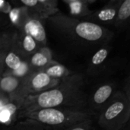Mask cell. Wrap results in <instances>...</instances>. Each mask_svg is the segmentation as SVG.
Segmentation results:
<instances>
[{"mask_svg":"<svg viewBox=\"0 0 130 130\" xmlns=\"http://www.w3.org/2000/svg\"><path fill=\"white\" fill-rule=\"evenodd\" d=\"M68 4L71 14L75 18H83L92 12V11L88 8V4L82 0H74Z\"/></svg>","mask_w":130,"mask_h":130,"instance_id":"11","label":"cell"},{"mask_svg":"<svg viewBox=\"0 0 130 130\" xmlns=\"http://www.w3.org/2000/svg\"><path fill=\"white\" fill-rule=\"evenodd\" d=\"M29 66L27 62L22 61L21 66L15 70H12V75L16 77H22L24 76L28 72Z\"/></svg>","mask_w":130,"mask_h":130,"instance_id":"19","label":"cell"},{"mask_svg":"<svg viewBox=\"0 0 130 130\" xmlns=\"http://www.w3.org/2000/svg\"><path fill=\"white\" fill-rule=\"evenodd\" d=\"M11 10L10 5L5 0H0V12H9Z\"/></svg>","mask_w":130,"mask_h":130,"instance_id":"21","label":"cell"},{"mask_svg":"<svg viewBox=\"0 0 130 130\" xmlns=\"http://www.w3.org/2000/svg\"><path fill=\"white\" fill-rule=\"evenodd\" d=\"M82 1H83V2H85V1H86V0H82Z\"/></svg>","mask_w":130,"mask_h":130,"instance_id":"27","label":"cell"},{"mask_svg":"<svg viewBox=\"0 0 130 130\" xmlns=\"http://www.w3.org/2000/svg\"><path fill=\"white\" fill-rule=\"evenodd\" d=\"M15 49V48H14ZM21 59L17 53V50H11L5 56V63L11 70L17 69L21 64Z\"/></svg>","mask_w":130,"mask_h":130,"instance_id":"16","label":"cell"},{"mask_svg":"<svg viewBox=\"0 0 130 130\" xmlns=\"http://www.w3.org/2000/svg\"><path fill=\"white\" fill-rule=\"evenodd\" d=\"M65 101V93L61 89L54 88L42 92L37 99L41 108H53L62 104Z\"/></svg>","mask_w":130,"mask_h":130,"instance_id":"4","label":"cell"},{"mask_svg":"<svg viewBox=\"0 0 130 130\" xmlns=\"http://www.w3.org/2000/svg\"><path fill=\"white\" fill-rule=\"evenodd\" d=\"M65 2H66L67 3H69V2H72V1H74V0H64Z\"/></svg>","mask_w":130,"mask_h":130,"instance_id":"25","label":"cell"},{"mask_svg":"<svg viewBox=\"0 0 130 130\" xmlns=\"http://www.w3.org/2000/svg\"><path fill=\"white\" fill-rule=\"evenodd\" d=\"M26 14H27V9L24 6L11 8V10L8 12V16L11 22L14 26H17L18 27H20Z\"/></svg>","mask_w":130,"mask_h":130,"instance_id":"14","label":"cell"},{"mask_svg":"<svg viewBox=\"0 0 130 130\" xmlns=\"http://www.w3.org/2000/svg\"><path fill=\"white\" fill-rule=\"evenodd\" d=\"M19 85V81L16 77L5 76L0 80V88L5 92H12L17 89Z\"/></svg>","mask_w":130,"mask_h":130,"instance_id":"17","label":"cell"},{"mask_svg":"<svg viewBox=\"0 0 130 130\" xmlns=\"http://www.w3.org/2000/svg\"><path fill=\"white\" fill-rule=\"evenodd\" d=\"M56 30L69 41L88 49L101 48L112 39L113 33L101 25L86 20L69 18L61 14L49 17Z\"/></svg>","mask_w":130,"mask_h":130,"instance_id":"1","label":"cell"},{"mask_svg":"<svg viewBox=\"0 0 130 130\" xmlns=\"http://www.w3.org/2000/svg\"><path fill=\"white\" fill-rule=\"evenodd\" d=\"M126 108V104L122 101H117L111 104L110 107L104 111L103 120L106 123H111L113 122H117V119L124 113V110Z\"/></svg>","mask_w":130,"mask_h":130,"instance_id":"8","label":"cell"},{"mask_svg":"<svg viewBox=\"0 0 130 130\" xmlns=\"http://www.w3.org/2000/svg\"><path fill=\"white\" fill-rule=\"evenodd\" d=\"M50 62L51 53L47 48L45 47H42L33 53L30 59V65L38 69L46 67Z\"/></svg>","mask_w":130,"mask_h":130,"instance_id":"9","label":"cell"},{"mask_svg":"<svg viewBox=\"0 0 130 130\" xmlns=\"http://www.w3.org/2000/svg\"><path fill=\"white\" fill-rule=\"evenodd\" d=\"M108 53H109V50H108V47L107 46H104L100 48L94 53V55L92 57V59H91L92 64L94 66H99V65H101L102 62H104V61L107 57Z\"/></svg>","mask_w":130,"mask_h":130,"instance_id":"18","label":"cell"},{"mask_svg":"<svg viewBox=\"0 0 130 130\" xmlns=\"http://www.w3.org/2000/svg\"><path fill=\"white\" fill-rule=\"evenodd\" d=\"M123 1H124V0H110V2L107 4V5L106 7H110V6L119 7Z\"/></svg>","mask_w":130,"mask_h":130,"instance_id":"22","label":"cell"},{"mask_svg":"<svg viewBox=\"0 0 130 130\" xmlns=\"http://www.w3.org/2000/svg\"><path fill=\"white\" fill-rule=\"evenodd\" d=\"M71 130H86L85 129H84V128H82V127H75V128H74V129H72Z\"/></svg>","mask_w":130,"mask_h":130,"instance_id":"23","label":"cell"},{"mask_svg":"<svg viewBox=\"0 0 130 130\" xmlns=\"http://www.w3.org/2000/svg\"><path fill=\"white\" fill-rule=\"evenodd\" d=\"M113 91L112 86L109 85H105L100 87L95 92L94 95V101L98 104H101L104 103L111 95Z\"/></svg>","mask_w":130,"mask_h":130,"instance_id":"15","label":"cell"},{"mask_svg":"<svg viewBox=\"0 0 130 130\" xmlns=\"http://www.w3.org/2000/svg\"><path fill=\"white\" fill-rule=\"evenodd\" d=\"M21 31L32 37L40 47H44L46 43V34L40 20L30 16L27 12L20 27Z\"/></svg>","mask_w":130,"mask_h":130,"instance_id":"2","label":"cell"},{"mask_svg":"<svg viewBox=\"0 0 130 130\" xmlns=\"http://www.w3.org/2000/svg\"><path fill=\"white\" fill-rule=\"evenodd\" d=\"M130 16V0H124L119 6L114 24L118 27L123 25Z\"/></svg>","mask_w":130,"mask_h":130,"instance_id":"12","label":"cell"},{"mask_svg":"<svg viewBox=\"0 0 130 130\" xmlns=\"http://www.w3.org/2000/svg\"><path fill=\"white\" fill-rule=\"evenodd\" d=\"M119 7L116 6H110V7H105L101 11L97 12H91L90 14L85 16L83 20H86L88 21H91L98 24V23H106V24H111L112 22L114 23L117 10Z\"/></svg>","mask_w":130,"mask_h":130,"instance_id":"6","label":"cell"},{"mask_svg":"<svg viewBox=\"0 0 130 130\" xmlns=\"http://www.w3.org/2000/svg\"><path fill=\"white\" fill-rule=\"evenodd\" d=\"M44 72H46L49 76L53 78H59L67 74V70L63 66L59 65L58 63H53L51 61L46 66Z\"/></svg>","mask_w":130,"mask_h":130,"instance_id":"13","label":"cell"},{"mask_svg":"<svg viewBox=\"0 0 130 130\" xmlns=\"http://www.w3.org/2000/svg\"><path fill=\"white\" fill-rule=\"evenodd\" d=\"M37 120L42 123L50 126H58L66 123L70 119L66 117V113L58 109L42 108L36 113Z\"/></svg>","mask_w":130,"mask_h":130,"instance_id":"3","label":"cell"},{"mask_svg":"<svg viewBox=\"0 0 130 130\" xmlns=\"http://www.w3.org/2000/svg\"><path fill=\"white\" fill-rule=\"evenodd\" d=\"M96 0H86L85 1V2L88 4V3H92V2H95Z\"/></svg>","mask_w":130,"mask_h":130,"instance_id":"24","label":"cell"},{"mask_svg":"<svg viewBox=\"0 0 130 130\" xmlns=\"http://www.w3.org/2000/svg\"><path fill=\"white\" fill-rule=\"evenodd\" d=\"M27 9V14L38 19L48 18L49 17L57 13L58 11L50 9L46 7L38 0H19Z\"/></svg>","mask_w":130,"mask_h":130,"instance_id":"5","label":"cell"},{"mask_svg":"<svg viewBox=\"0 0 130 130\" xmlns=\"http://www.w3.org/2000/svg\"><path fill=\"white\" fill-rule=\"evenodd\" d=\"M2 56V55H0V56Z\"/></svg>","mask_w":130,"mask_h":130,"instance_id":"28","label":"cell"},{"mask_svg":"<svg viewBox=\"0 0 130 130\" xmlns=\"http://www.w3.org/2000/svg\"><path fill=\"white\" fill-rule=\"evenodd\" d=\"M14 48L18 52L29 56L32 55L42 47H40L32 37L21 31V34L18 37L16 43L14 44Z\"/></svg>","mask_w":130,"mask_h":130,"instance_id":"7","label":"cell"},{"mask_svg":"<svg viewBox=\"0 0 130 130\" xmlns=\"http://www.w3.org/2000/svg\"><path fill=\"white\" fill-rule=\"evenodd\" d=\"M38 1L40 2L42 4H43L47 8L53 9V10L58 11L57 5H58L59 0H38Z\"/></svg>","mask_w":130,"mask_h":130,"instance_id":"20","label":"cell"},{"mask_svg":"<svg viewBox=\"0 0 130 130\" xmlns=\"http://www.w3.org/2000/svg\"><path fill=\"white\" fill-rule=\"evenodd\" d=\"M1 106H2V102L0 101V107H1Z\"/></svg>","mask_w":130,"mask_h":130,"instance_id":"26","label":"cell"},{"mask_svg":"<svg viewBox=\"0 0 130 130\" xmlns=\"http://www.w3.org/2000/svg\"><path fill=\"white\" fill-rule=\"evenodd\" d=\"M55 78L49 76L46 72L41 71L36 73L30 79V86L34 90H41L49 86H52L53 82H56Z\"/></svg>","mask_w":130,"mask_h":130,"instance_id":"10","label":"cell"}]
</instances>
